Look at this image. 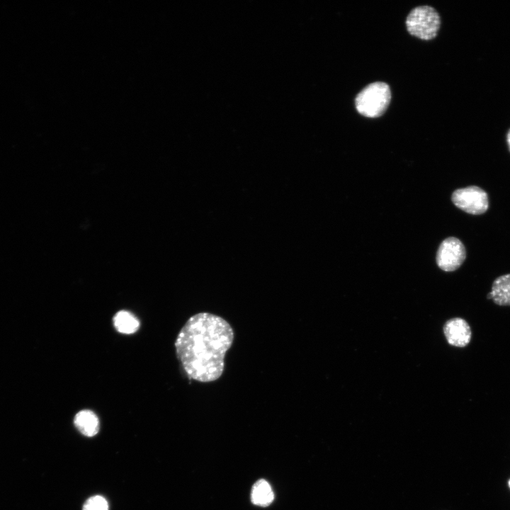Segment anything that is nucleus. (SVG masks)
Returning <instances> with one entry per match:
<instances>
[{
  "instance_id": "nucleus-1",
  "label": "nucleus",
  "mask_w": 510,
  "mask_h": 510,
  "mask_svg": "<svg viewBox=\"0 0 510 510\" xmlns=\"http://www.w3.org/2000/svg\"><path fill=\"white\" fill-rule=\"evenodd\" d=\"M233 340L234 331L228 322L214 314L200 312L180 330L175 342L176 356L190 378L212 382L223 373L225 354Z\"/></svg>"
},
{
  "instance_id": "nucleus-2",
  "label": "nucleus",
  "mask_w": 510,
  "mask_h": 510,
  "mask_svg": "<svg viewBox=\"0 0 510 510\" xmlns=\"http://www.w3.org/2000/svg\"><path fill=\"white\" fill-rule=\"evenodd\" d=\"M391 99L389 86L377 81L367 85L355 98L357 111L367 118H378L387 108Z\"/></svg>"
},
{
  "instance_id": "nucleus-3",
  "label": "nucleus",
  "mask_w": 510,
  "mask_h": 510,
  "mask_svg": "<svg viewBox=\"0 0 510 510\" xmlns=\"http://www.w3.org/2000/svg\"><path fill=\"white\" fill-rule=\"evenodd\" d=\"M440 24L438 13L429 6L414 8L406 19L408 32L412 35L425 40H431L436 36Z\"/></svg>"
},
{
  "instance_id": "nucleus-4",
  "label": "nucleus",
  "mask_w": 510,
  "mask_h": 510,
  "mask_svg": "<svg viewBox=\"0 0 510 510\" xmlns=\"http://www.w3.org/2000/svg\"><path fill=\"white\" fill-rule=\"evenodd\" d=\"M451 198L456 207L472 215L483 214L489 208L487 193L476 186L455 190Z\"/></svg>"
},
{
  "instance_id": "nucleus-5",
  "label": "nucleus",
  "mask_w": 510,
  "mask_h": 510,
  "mask_svg": "<svg viewBox=\"0 0 510 510\" xmlns=\"http://www.w3.org/2000/svg\"><path fill=\"white\" fill-rule=\"evenodd\" d=\"M466 257L465 248L462 242L456 237H448L440 244L436 262L440 268L445 271L458 269Z\"/></svg>"
},
{
  "instance_id": "nucleus-6",
  "label": "nucleus",
  "mask_w": 510,
  "mask_h": 510,
  "mask_svg": "<svg viewBox=\"0 0 510 510\" xmlns=\"http://www.w3.org/2000/svg\"><path fill=\"white\" fill-rule=\"evenodd\" d=\"M443 332L448 344L457 347L467 346L472 336L470 325L460 317L452 318L446 322Z\"/></svg>"
},
{
  "instance_id": "nucleus-7",
  "label": "nucleus",
  "mask_w": 510,
  "mask_h": 510,
  "mask_svg": "<svg viewBox=\"0 0 510 510\" xmlns=\"http://www.w3.org/2000/svg\"><path fill=\"white\" fill-rule=\"evenodd\" d=\"M251 502L256 506L267 507L274 500V493L271 484L265 479L257 480L250 491Z\"/></svg>"
},
{
  "instance_id": "nucleus-8",
  "label": "nucleus",
  "mask_w": 510,
  "mask_h": 510,
  "mask_svg": "<svg viewBox=\"0 0 510 510\" xmlns=\"http://www.w3.org/2000/svg\"><path fill=\"white\" fill-rule=\"evenodd\" d=\"M76 429L86 436H94L99 430V421L94 412L89 409L79 411L74 416Z\"/></svg>"
},
{
  "instance_id": "nucleus-9",
  "label": "nucleus",
  "mask_w": 510,
  "mask_h": 510,
  "mask_svg": "<svg viewBox=\"0 0 510 510\" xmlns=\"http://www.w3.org/2000/svg\"><path fill=\"white\" fill-rule=\"evenodd\" d=\"M493 302L501 306H510V273L497 277L489 292Z\"/></svg>"
},
{
  "instance_id": "nucleus-10",
  "label": "nucleus",
  "mask_w": 510,
  "mask_h": 510,
  "mask_svg": "<svg viewBox=\"0 0 510 510\" xmlns=\"http://www.w3.org/2000/svg\"><path fill=\"white\" fill-rule=\"evenodd\" d=\"M113 324L116 330L122 334L135 333L140 327L137 318L131 312L121 310L113 317Z\"/></svg>"
},
{
  "instance_id": "nucleus-11",
  "label": "nucleus",
  "mask_w": 510,
  "mask_h": 510,
  "mask_svg": "<svg viewBox=\"0 0 510 510\" xmlns=\"http://www.w3.org/2000/svg\"><path fill=\"white\" fill-rule=\"evenodd\" d=\"M82 510H108V504L104 497L96 495L86 501Z\"/></svg>"
},
{
  "instance_id": "nucleus-12",
  "label": "nucleus",
  "mask_w": 510,
  "mask_h": 510,
  "mask_svg": "<svg viewBox=\"0 0 510 510\" xmlns=\"http://www.w3.org/2000/svg\"><path fill=\"white\" fill-rule=\"evenodd\" d=\"M506 139H507V143H508V145H509V150H510V130L509 131V132H508V134H507V137H506Z\"/></svg>"
},
{
  "instance_id": "nucleus-13",
  "label": "nucleus",
  "mask_w": 510,
  "mask_h": 510,
  "mask_svg": "<svg viewBox=\"0 0 510 510\" xmlns=\"http://www.w3.org/2000/svg\"><path fill=\"white\" fill-rule=\"evenodd\" d=\"M509 487H510V480H509Z\"/></svg>"
}]
</instances>
